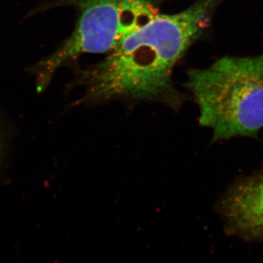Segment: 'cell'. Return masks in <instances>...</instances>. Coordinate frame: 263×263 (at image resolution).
I'll return each instance as SVG.
<instances>
[{"label":"cell","mask_w":263,"mask_h":263,"mask_svg":"<svg viewBox=\"0 0 263 263\" xmlns=\"http://www.w3.org/2000/svg\"><path fill=\"white\" fill-rule=\"evenodd\" d=\"M222 1L196 0L179 13H160L103 60L78 69L73 86L82 89V95L72 106L156 102L179 110L187 98L175 86L174 68L205 35Z\"/></svg>","instance_id":"6da1fadb"},{"label":"cell","mask_w":263,"mask_h":263,"mask_svg":"<svg viewBox=\"0 0 263 263\" xmlns=\"http://www.w3.org/2000/svg\"><path fill=\"white\" fill-rule=\"evenodd\" d=\"M198 105L199 123L213 142L255 137L263 128V53L226 57L187 71L184 84Z\"/></svg>","instance_id":"7a4b0ae2"},{"label":"cell","mask_w":263,"mask_h":263,"mask_svg":"<svg viewBox=\"0 0 263 263\" xmlns=\"http://www.w3.org/2000/svg\"><path fill=\"white\" fill-rule=\"evenodd\" d=\"M162 0H59L43 10L70 6L77 12L76 27L58 48L33 65L38 92L51 82L62 66L88 53H108L123 39L160 14Z\"/></svg>","instance_id":"3957f363"},{"label":"cell","mask_w":263,"mask_h":263,"mask_svg":"<svg viewBox=\"0 0 263 263\" xmlns=\"http://www.w3.org/2000/svg\"><path fill=\"white\" fill-rule=\"evenodd\" d=\"M226 219L263 211V171L242 180L227 194L221 203Z\"/></svg>","instance_id":"277c9868"},{"label":"cell","mask_w":263,"mask_h":263,"mask_svg":"<svg viewBox=\"0 0 263 263\" xmlns=\"http://www.w3.org/2000/svg\"><path fill=\"white\" fill-rule=\"evenodd\" d=\"M17 137L18 128L0 108V188L8 181V174L13 164Z\"/></svg>","instance_id":"5b68a950"},{"label":"cell","mask_w":263,"mask_h":263,"mask_svg":"<svg viewBox=\"0 0 263 263\" xmlns=\"http://www.w3.org/2000/svg\"><path fill=\"white\" fill-rule=\"evenodd\" d=\"M226 221L235 234L248 238L263 237V211L241 214Z\"/></svg>","instance_id":"8992f818"}]
</instances>
